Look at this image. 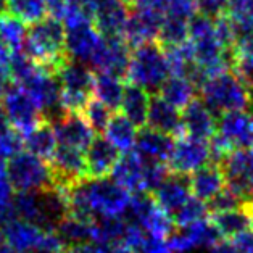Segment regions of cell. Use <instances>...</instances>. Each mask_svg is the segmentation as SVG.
<instances>
[{"label": "cell", "mask_w": 253, "mask_h": 253, "mask_svg": "<svg viewBox=\"0 0 253 253\" xmlns=\"http://www.w3.org/2000/svg\"><path fill=\"white\" fill-rule=\"evenodd\" d=\"M0 253H16L13 249L10 247V244L7 242V239H5L3 232L0 231Z\"/></svg>", "instance_id": "50"}, {"label": "cell", "mask_w": 253, "mask_h": 253, "mask_svg": "<svg viewBox=\"0 0 253 253\" xmlns=\"http://www.w3.org/2000/svg\"><path fill=\"white\" fill-rule=\"evenodd\" d=\"M16 218L15 211V189L11 187L7 174L0 177V229Z\"/></svg>", "instance_id": "41"}, {"label": "cell", "mask_w": 253, "mask_h": 253, "mask_svg": "<svg viewBox=\"0 0 253 253\" xmlns=\"http://www.w3.org/2000/svg\"><path fill=\"white\" fill-rule=\"evenodd\" d=\"M26 23L21 21L15 15L8 13V11L0 10V39L13 48L15 52L23 48L24 39H26Z\"/></svg>", "instance_id": "37"}, {"label": "cell", "mask_w": 253, "mask_h": 253, "mask_svg": "<svg viewBox=\"0 0 253 253\" xmlns=\"http://www.w3.org/2000/svg\"><path fill=\"white\" fill-rule=\"evenodd\" d=\"M110 253H135V252H131V250H113Z\"/></svg>", "instance_id": "53"}, {"label": "cell", "mask_w": 253, "mask_h": 253, "mask_svg": "<svg viewBox=\"0 0 253 253\" xmlns=\"http://www.w3.org/2000/svg\"><path fill=\"white\" fill-rule=\"evenodd\" d=\"M95 223L94 219L83 218L68 213L57 224V232L65 242V245H81L92 244L95 237Z\"/></svg>", "instance_id": "31"}, {"label": "cell", "mask_w": 253, "mask_h": 253, "mask_svg": "<svg viewBox=\"0 0 253 253\" xmlns=\"http://www.w3.org/2000/svg\"><path fill=\"white\" fill-rule=\"evenodd\" d=\"M126 76L134 85H139L149 92L158 90L171 76L165 48L155 41L135 45L129 57Z\"/></svg>", "instance_id": "4"}, {"label": "cell", "mask_w": 253, "mask_h": 253, "mask_svg": "<svg viewBox=\"0 0 253 253\" xmlns=\"http://www.w3.org/2000/svg\"><path fill=\"white\" fill-rule=\"evenodd\" d=\"M61 89V105L65 112H83L92 98L94 75L84 63L65 60L55 71Z\"/></svg>", "instance_id": "8"}, {"label": "cell", "mask_w": 253, "mask_h": 253, "mask_svg": "<svg viewBox=\"0 0 253 253\" xmlns=\"http://www.w3.org/2000/svg\"><path fill=\"white\" fill-rule=\"evenodd\" d=\"M158 41L163 47H177L189 41V20L165 15L160 26Z\"/></svg>", "instance_id": "36"}, {"label": "cell", "mask_w": 253, "mask_h": 253, "mask_svg": "<svg viewBox=\"0 0 253 253\" xmlns=\"http://www.w3.org/2000/svg\"><path fill=\"white\" fill-rule=\"evenodd\" d=\"M202 102L214 115L249 108L250 92L232 71L226 70L214 76H210L200 85Z\"/></svg>", "instance_id": "5"}, {"label": "cell", "mask_w": 253, "mask_h": 253, "mask_svg": "<svg viewBox=\"0 0 253 253\" xmlns=\"http://www.w3.org/2000/svg\"><path fill=\"white\" fill-rule=\"evenodd\" d=\"M5 8L21 21L33 24L48 13V0H7Z\"/></svg>", "instance_id": "38"}, {"label": "cell", "mask_w": 253, "mask_h": 253, "mask_svg": "<svg viewBox=\"0 0 253 253\" xmlns=\"http://www.w3.org/2000/svg\"><path fill=\"white\" fill-rule=\"evenodd\" d=\"M13 52H15L13 48L0 39V71H3L7 76H8V66H10L11 57H13Z\"/></svg>", "instance_id": "46"}, {"label": "cell", "mask_w": 253, "mask_h": 253, "mask_svg": "<svg viewBox=\"0 0 253 253\" xmlns=\"http://www.w3.org/2000/svg\"><path fill=\"white\" fill-rule=\"evenodd\" d=\"M152 97L149 90L139 87V85H126L125 95L120 105L121 113L126 116L127 120H131L135 126H144L147 123V113H149Z\"/></svg>", "instance_id": "33"}, {"label": "cell", "mask_w": 253, "mask_h": 253, "mask_svg": "<svg viewBox=\"0 0 253 253\" xmlns=\"http://www.w3.org/2000/svg\"><path fill=\"white\" fill-rule=\"evenodd\" d=\"M132 194L112 177H85L66 187L68 213L94 221L126 218Z\"/></svg>", "instance_id": "1"}, {"label": "cell", "mask_w": 253, "mask_h": 253, "mask_svg": "<svg viewBox=\"0 0 253 253\" xmlns=\"http://www.w3.org/2000/svg\"><path fill=\"white\" fill-rule=\"evenodd\" d=\"M7 177L15 192H41L55 186V177L47 160L28 150H20L7 160Z\"/></svg>", "instance_id": "7"}, {"label": "cell", "mask_w": 253, "mask_h": 253, "mask_svg": "<svg viewBox=\"0 0 253 253\" xmlns=\"http://www.w3.org/2000/svg\"><path fill=\"white\" fill-rule=\"evenodd\" d=\"M0 231L16 253H65V242L52 227L15 218Z\"/></svg>", "instance_id": "6"}, {"label": "cell", "mask_w": 253, "mask_h": 253, "mask_svg": "<svg viewBox=\"0 0 253 253\" xmlns=\"http://www.w3.org/2000/svg\"><path fill=\"white\" fill-rule=\"evenodd\" d=\"M5 87H7V75L3 71H0V95H2Z\"/></svg>", "instance_id": "51"}, {"label": "cell", "mask_w": 253, "mask_h": 253, "mask_svg": "<svg viewBox=\"0 0 253 253\" xmlns=\"http://www.w3.org/2000/svg\"><path fill=\"white\" fill-rule=\"evenodd\" d=\"M219 168L224 174L226 187L249 202L253 192V149H234L221 160Z\"/></svg>", "instance_id": "12"}, {"label": "cell", "mask_w": 253, "mask_h": 253, "mask_svg": "<svg viewBox=\"0 0 253 253\" xmlns=\"http://www.w3.org/2000/svg\"><path fill=\"white\" fill-rule=\"evenodd\" d=\"M223 240L211 219L203 218L195 223L179 227V231L171 232L166 240L171 253H189L202 247H214Z\"/></svg>", "instance_id": "15"}, {"label": "cell", "mask_w": 253, "mask_h": 253, "mask_svg": "<svg viewBox=\"0 0 253 253\" xmlns=\"http://www.w3.org/2000/svg\"><path fill=\"white\" fill-rule=\"evenodd\" d=\"M147 126L155 131L174 135L182 131V118L179 108L171 105L162 97H153L147 113Z\"/></svg>", "instance_id": "28"}, {"label": "cell", "mask_w": 253, "mask_h": 253, "mask_svg": "<svg viewBox=\"0 0 253 253\" xmlns=\"http://www.w3.org/2000/svg\"><path fill=\"white\" fill-rule=\"evenodd\" d=\"M18 85L28 92L42 113L50 115L53 120L66 113L61 105V89L55 71L38 65V68Z\"/></svg>", "instance_id": "11"}, {"label": "cell", "mask_w": 253, "mask_h": 253, "mask_svg": "<svg viewBox=\"0 0 253 253\" xmlns=\"http://www.w3.org/2000/svg\"><path fill=\"white\" fill-rule=\"evenodd\" d=\"M24 53L36 63L57 71L68 58L65 52V24L53 16H44L33 23L26 31Z\"/></svg>", "instance_id": "2"}, {"label": "cell", "mask_w": 253, "mask_h": 253, "mask_svg": "<svg viewBox=\"0 0 253 253\" xmlns=\"http://www.w3.org/2000/svg\"><path fill=\"white\" fill-rule=\"evenodd\" d=\"M112 179L131 194H147L145 187V162L134 152L125 153L116 162L112 171Z\"/></svg>", "instance_id": "23"}, {"label": "cell", "mask_w": 253, "mask_h": 253, "mask_svg": "<svg viewBox=\"0 0 253 253\" xmlns=\"http://www.w3.org/2000/svg\"><path fill=\"white\" fill-rule=\"evenodd\" d=\"M163 18L165 15L158 13L155 10L134 7L132 11H129L123 38H126V41L134 45L157 41Z\"/></svg>", "instance_id": "20"}, {"label": "cell", "mask_w": 253, "mask_h": 253, "mask_svg": "<svg viewBox=\"0 0 253 253\" xmlns=\"http://www.w3.org/2000/svg\"><path fill=\"white\" fill-rule=\"evenodd\" d=\"M50 168L53 171L55 186L70 187L71 184L87 177L85 152L58 144L50 158Z\"/></svg>", "instance_id": "16"}, {"label": "cell", "mask_w": 253, "mask_h": 253, "mask_svg": "<svg viewBox=\"0 0 253 253\" xmlns=\"http://www.w3.org/2000/svg\"><path fill=\"white\" fill-rule=\"evenodd\" d=\"M216 134L221 135L232 149H253V115L244 110L219 115L216 121Z\"/></svg>", "instance_id": "19"}, {"label": "cell", "mask_w": 253, "mask_h": 253, "mask_svg": "<svg viewBox=\"0 0 253 253\" xmlns=\"http://www.w3.org/2000/svg\"><path fill=\"white\" fill-rule=\"evenodd\" d=\"M129 57H131V50H129L125 38H105L103 45L92 63V68L97 71H107L125 76Z\"/></svg>", "instance_id": "25"}, {"label": "cell", "mask_w": 253, "mask_h": 253, "mask_svg": "<svg viewBox=\"0 0 253 253\" xmlns=\"http://www.w3.org/2000/svg\"><path fill=\"white\" fill-rule=\"evenodd\" d=\"M120 152L105 137H94L85 150V166L89 177H107L112 174Z\"/></svg>", "instance_id": "26"}, {"label": "cell", "mask_w": 253, "mask_h": 253, "mask_svg": "<svg viewBox=\"0 0 253 253\" xmlns=\"http://www.w3.org/2000/svg\"><path fill=\"white\" fill-rule=\"evenodd\" d=\"M126 218L137 226L150 240H168L174 224L171 216L145 194L132 197Z\"/></svg>", "instance_id": "10"}, {"label": "cell", "mask_w": 253, "mask_h": 253, "mask_svg": "<svg viewBox=\"0 0 253 253\" xmlns=\"http://www.w3.org/2000/svg\"><path fill=\"white\" fill-rule=\"evenodd\" d=\"M83 116L87 123L90 125V127L94 129V131H103L105 127H107L110 118L113 116V110L108 108L107 105L98 102L97 98H90L87 102V105L83 108Z\"/></svg>", "instance_id": "40"}, {"label": "cell", "mask_w": 253, "mask_h": 253, "mask_svg": "<svg viewBox=\"0 0 253 253\" xmlns=\"http://www.w3.org/2000/svg\"><path fill=\"white\" fill-rule=\"evenodd\" d=\"M5 5H7V0H0V10L5 8Z\"/></svg>", "instance_id": "54"}, {"label": "cell", "mask_w": 253, "mask_h": 253, "mask_svg": "<svg viewBox=\"0 0 253 253\" xmlns=\"http://www.w3.org/2000/svg\"><path fill=\"white\" fill-rule=\"evenodd\" d=\"M0 107L8 126L20 135H26L42 123V112L21 85H7L0 95Z\"/></svg>", "instance_id": "9"}, {"label": "cell", "mask_w": 253, "mask_h": 253, "mask_svg": "<svg viewBox=\"0 0 253 253\" xmlns=\"http://www.w3.org/2000/svg\"><path fill=\"white\" fill-rule=\"evenodd\" d=\"M153 192H155V199L153 200L157 202V205L160 208L165 210L171 216V219L172 214L192 197L189 176L174 174V172L166 176L163 179V182Z\"/></svg>", "instance_id": "21"}, {"label": "cell", "mask_w": 253, "mask_h": 253, "mask_svg": "<svg viewBox=\"0 0 253 253\" xmlns=\"http://www.w3.org/2000/svg\"><path fill=\"white\" fill-rule=\"evenodd\" d=\"M65 253H102L94 244H81V245H73Z\"/></svg>", "instance_id": "49"}, {"label": "cell", "mask_w": 253, "mask_h": 253, "mask_svg": "<svg viewBox=\"0 0 253 253\" xmlns=\"http://www.w3.org/2000/svg\"><path fill=\"white\" fill-rule=\"evenodd\" d=\"M182 131L192 137L210 140L216 132V116L202 100H192L182 108Z\"/></svg>", "instance_id": "24"}, {"label": "cell", "mask_w": 253, "mask_h": 253, "mask_svg": "<svg viewBox=\"0 0 253 253\" xmlns=\"http://www.w3.org/2000/svg\"><path fill=\"white\" fill-rule=\"evenodd\" d=\"M139 253H171L166 240H147Z\"/></svg>", "instance_id": "47"}, {"label": "cell", "mask_w": 253, "mask_h": 253, "mask_svg": "<svg viewBox=\"0 0 253 253\" xmlns=\"http://www.w3.org/2000/svg\"><path fill=\"white\" fill-rule=\"evenodd\" d=\"M105 139L112 144L120 153H129L134 150L137 140V126L127 120L123 113H113L107 127L103 129Z\"/></svg>", "instance_id": "30"}, {"label": "cell", "mask_w": 253, "mask_h": 253, "mask_svg": "<svg viewBox=\"0 0 253 253\" xmlns=\"http://www.w3.org/2000/svg\"><path fill=\"white\" fill-rule=\"evenodd\" d=\"M171 137L172 135L155 131L152 127H147L139 132L137 140H135L134 153L147 163L166 165L171 155L172 144H174V140Z\"/></svg>", "instance_id": "22"}, {"label": "cell", "mask_w": 253, "mask_h": 253, "mask_svg": "<svg viewBox=\"0 0 253 253\" xmlns=\"http://www.w3.org/2000/svg\"><path fill=\"white\" fill-rule=\"evenodd\" d=\"M8 126V123L7 120H5V115L2 112V107H0V129H3V127H7Z\"/></svg>", "instance_id": "52"}, {"label": "cell", "mask_w": 253, "mask_h": 253, "mask_svg": "<svg viewBox=\"0 0 253 253\" xmlns=\"http://www.w3.org/2000/svg\"><path fill=\"white\" fill-rule=\"evenodd\" d=\"M158 90L160 97L165 98L168 103L174 105L176 108L187 107L190 102L195 100L197 95V85L192 79L179 75H171Z\"/></svg>", "instance_id": "34"}, {"label": "cell", "mask_w": 253, "mask_h": 253, "mask_svg": "<svg viewBox=\"0 0 253 253\" xmlns=\"http://www.w3.org/2000/svg\"><path fill=\"white\" fill-rule=\"evenodd\" d=\"M211 221L221 234V237L226 240H231L240 236V234L253 229V213L247 205V202L240 208L223 213H213Z\"/></svg>", "instance_id": "29"}, {"label": "cell", "mask_w": 253, "mask_h": 253, "mask_svg": "<svg viewBox=\"0 0 253 253\" xmlns=\"http://www.w3.org/2000/svg\"><path fill=\"white\" fill-rule=\"evenodd\" d=\"M207 213H208L207 203L195 199L192 195L174 214H172V223L177 224V227H184V226L195 223V221L207 218Z\"/></svg>", "instance_id": "39"}, {"label": "cell", "mask_w": 253, "mask_h": 253, "mask_svg": "<svg viewBox=\"0 0 253 253\" xmlns=\"http://www.w3.org/2000/svg\"><path fill=\"white\" fill-rule=\"evenodd\" d=\"M105 38L92 21L65 26V52L66 57L79 63L92 66Z\"/></svg>", "instance_id": "14"}, {"label": "cell", "mask_w": 253, "mask_h": 253, "mask_svg": "<svg viewBox=\"0 0 253 253\" xmlns=\"http://www.w3.org/2000/svg\"><path fill=\"white\" fill-rule=\"evenodd\" d=\"M126 85L123 81V76L113 75L107 71H97L94 76V87H92V95L98 102L107 105L108 108L116 110L120 108L123 95H125Z\"/></svg>", "instance_id": "32"}, {"label": "cell", "mask_w": 253, "mask_h": 253, "mask_svg": "<svg viewBox=\"0 0 253 253\" xmlns=\"http://www.w3.org/2000/svg\"><path fill=\"white\" fill-rule=\"evenodd\" d=\"M208 163H211L208 140L186 134L174 140L166 165L174 174L190 176Z\"/></svg>", "instance_id": "13"}, {"label": "cell", "mask_w": 253, "mask_h": 253, "mask_svg": "<svg viewBox=\"0 0 253 253\" xmlns=\"http://www.w3.org/2000/svg\"><path fill=\"white\" fill-rule=\"evenodd\" d=\"M23 144L26 150L34 153L36 157L44 160H50L58 142L55 137V131L52 125L42 121L39 126H36L33 131H29L26 135H23Z\"/></svg>", "instance_id": "35"}, {"label": "cell", "mask_w": 253, "mask_h": 253, "mask_svg": "<svg viewBox=\"0 0 253 253\" xmlns=\"http://www.w3.org/2000/svg\"><path fill=\"white\" fill-rule=\"evenodd\" d=\"M92 21L103 38H123L129 10L123 0H90Z\"/></svg>", "instance_id": "17"}, {"label": "cell", "mask_w": 253, "mask_h": 253, "mask_svg": "<svg viewBox=\"0 0 253 253\" xmlns=\"http://www.w3.org/2000/svg\"><path fill=\"white\" fill-rule=\"evenodd\" d=\"M55 137L60 145L75 147L79 150H87L90 142L94 140V129L90 127L87 120L79 112H66L57 120H53Z\"/></svg>", "instance_id": "18"}, {"label": "cell", "mask_w": 253, "mask_h": 253, "mask_svg": "<svg viewBox=\"0 0 253 253\" xmlns=\"http://www.w3.org/2000/svg\"><path fill=\"white\" fill-rule=\"evenodd\" d=\"M211 253H239V252L231 240L223 239V240H219L214 247H211Z\"/></svg>", "instance_id": "48"}, {"label": "cell", "mask_w": 253, "mask_h": 253, "mask_svg": "<svg viewBox=\"0 0 253 253\" xmlns=\"http://www.w3.org/2000/svg\"><path fill=\"white\" fill-rule=\"evenodd\" d=\"M15 211L16 218L53 229L68 214L66 187L52 186L41 192H16Z\"/></svg>", "instance_id": "3"}, {"label": "cell", "mask_w": 253, "mask_h": 253, "mask_svg": "<svg viewBox=\"0 0 253 253\" xmlns=\"http://www.w3.org/2000/svg\"><path fill=\"white\" fill-rule=\"evenodd\" d=\"M189 184L192 195L205 203L226 187L224 174L221 171L219 165L216 163H208L203 168L192 172L189 176Z\"/></svg>", "instance_id": "27"}, {"label": "cell", "mask_w": 253, "mask_h": 253, "mask_svg": "<svg viewBox=\"0 0 253 253\" xmlns=\"http://www.w3.org/2000/svg\"><path fill=\"white\" fill-rule=\"evenodd\" d=\"M123 2H129V3H131V2H132V0H123Z\"/></svg>", "instance_id": "55"}, {"label": "cell", "mask_w": 253, "mask_h": 253, "mask_svg": "<svg viewBox=\"0 0 253 253\" xmlns=\"http://www.w3.org/2000/svg\"><path fill=\"white\" fill-rule=\"evenodd\" d=\"M245 200L240 199V197L232 192L231 189L224 187L218 195H214L211 200L207 202L208 211L211 213H223V211H229V210H236L244 207Z\"/></svg>", "instance_id": "42"}, {"label": "cell", "mask_w": 253, "mask_h": 253, "mask_svg": "<svg viewBox=\"0 0 253 253\" xmlns=\"http://www.w3.org/2000/svg\"><path fill=\"white\" fill-rule=\"evenodd\" d=\"M197 10L210 18H219L227 11L226 0H197Z\"/></svg>", "instance_id": "44"}, {"label": "cell", "mask_w": 253, "mask_h": 253, "mask_svg": "<svg viewBox=\"0 0 253 253\" xmlns=\"http://www.w3.org/2000/svg\"><path fill=\"white\" fill-rule=\"evenodd\" d=\"M197 13V0H166L165 15L190 20Z\"/></svg>", "instance_id": "43"}, {"label": "cell", "mask_w": 253, "mask_h": 253, "mask_svg": "<svg viewBox=\"0 0 253 253\" xmlns=\"http://www.w3.org/2000/svg\"><path fill=\"white\" fill-rule=\"evenodd\" d=\"M231 242L239 253H253V229L231 239Z\"/></svg>", "instance_id": "45"}]
</instances>
